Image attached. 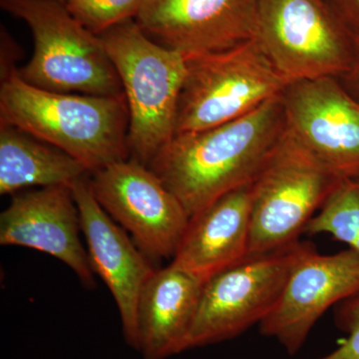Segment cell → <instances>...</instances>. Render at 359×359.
Instances as JSON below:
<instances>
[{"label":"cell","instance_id":"obj_19","mask_svg":"<svg viewBox=\"0 0 359 359\" xmlns=\"http://www.w3.org/2000/svg\"><path fill=\"white\" fill-rule=\"evenodd\" d=\"M147 0H65L71 15L100 36L115 26L137 18Z\"/></svg>","mask_w":359,"mask_h":359},{"label":"cell","instance_id":"obj_9","mask_svg":"<svg viewBox=\"0 0 359 359\" xmlns=\"http://www.w3.org/2000/svg\"><path fill=\"white\" fill-rule=\"evenodd\" d=\"M89 186L104 211L151 261L173 259L190 216L150 168L119 161L90 175Z\"/></svg>","mask_w":359,"mask_h":359},{"label":"cell","instance_id":"obj_8","mask_svg":"<svg viewBox=\"0 0 359 359\" xmlns=\"http://www.w3.org/2000/svg\"><path fill=\"white\" fill-rule=\"evenodd\" d=\"M306 242L245 257L204 283L186 351L238 337L275 308Z\"/></svg>","mask_w":359,"mask_h":359},{"label":"cell","instance_id":"obj_14","mask_svg":"<svg viewBox=\"0 0 359 359\" xmlns=\"http://www.w3.org/2000/svg\"><path fill=\"white\" fill-rule=\"evenodd\" d=\"M89 176L78 180L71 188L79 209L90 263L114 299L125 341L137 351L139 297L156 269L129 233L97 202L90 189Z\"/></svg>","mask_w":359,"mask_h":359},{"label":"cell","instance_id":"obj_12","mask_svg":"<svg viewBox=\"0 0 359 359\" xmlns=\"http://www.w3.org/2000/svg\"><path fill=\"white\" fill-rule=\"evenodd\" d=\"M259 0H147L136 18L150 39L185 57L256 39Z\"/></svg>","mask_w":359,"mask_h":359},{"label":"cell","instance_id":"obj_3","mask_svg":"<svg viewBox=\"0 0 359 359\" xmlns=\"http://www.w3.org/2000/svg\"><path fill=\"white\" fill-rule=\"evenodd\" d=\"M129 112L130 159L148 166L175 136L186 57L150 39L128 20L100 35Z\"/></svg>","mask_w":359,"mask_h":359},{"label":"cell","instance_id":"obj_1","mask_svg":"<svg viewBox=\"0 0 359 359\" xmlns=\"http://www.w3.org/2000/svg\"><path fill=\"white\" fill-rule=\"evenodd\" d=\"M287 130L283 94L244 117L176 134L148 167L193 217L257 178Z\"/></svg>","mask_w":359,"mask_h":359},{"label":"cell","instance_id":"obj_16","mask_svg":"<svg viewBox=\"0 0 359 359\" xmlns=\"http://www.w3.org/2000/svg\"><path fill=\"white\" fill-rule=\"evenodd\" d=\"M204 283L170 264L156 269L137 308V351L142 359H167L186 351Z\"/></svg>","mask_w":359,"mask_h":359},{"label":"cell","instance_id":"obj_10","mask_svg":"<svg viewBox=\"0 0 359 359\" xmlns=\"http://www.w3.org/2000/svg\"><path fill=\"white\" fill-rule=\"evenodd\" d=\"M358 292L359 254L355 250L325 256L308 243L275 308L259 323V332L278 340L290 355H295L321 316Z\"/></svg>","mask_w":359,"mask_h":359},{"label":"cell","instance_id":"obj_4","mask_svg":"<svg viewBox=\"0 0 359 359\" xmlns=\"http://www.w3.org/2000/svg\"><path fill=\"white\" fill-rule=\"evenodd\" d=\"M0 6L32 30V57L18 70L26 83L59 93L124 94L101 37L78 22L62 2L0 0Z\"/></svg>","mask_w":359,"mask_h":359},{"label":"cell","instance_id":"obj_5","mask_svg":"<svg viewBox=\"0 0 359 359\" xmlns=\"http://www.w3.org/2000/svg\"><path fill=\"white\" fill-rule=\"evenodd\" d=\"M175 135L203 131L250 114L290 83L257 39L228 50L186 57Z\"/></svg>","mask_w":359,"mask_h":359},{"label":"cell","instance_id":"obj_11","mask_svg":"<svg viewBox=\"0 0 359 359\" xmlns=\"http://www.w3.org/2000/svg\"><path fill=\"white\" fill-rule=\"evenodd\" d=\"M287 128L340 179H359V101L339 78L290 82L283 93Z\"/></svg>","mask_w":359,"mask_h":359},{"label":"cell","instance_id":"obj_18","mask_svg":"<svg viewBox=\"0 0 359 359\" xmlns=\"http://www.w3.org/2000/svg\"><path fill=\"white\" fill-rule=\"evenodd\" d=\"M304 233H328L359 254V179L339 180Z\"/></svg>","mask_w":359,"mask_h":359},{"label":"cell","instance_id":"obj_22","mask_svg":"<svg viewBox=\"0 0 359 359\" xmlns=\"http://www.w3.org/2000/svg\"><path fill=\"white\" fill-rule=\"evenodd\" d=\"M342 79H344V87L351 92V95L355 97L359 101V37L358 40V50H356L353 67Z\"/></svg>","mask_w":359,"mask_h":359},{"label":"cell","instance_id":"obj_7","mask_svg":"<svg viewBox=\"0 0 359 359\" xmlns=\"http://www.w3.org/2000/svg\"><path fill=\"white\" fill-rule=\"evenodd\" d=\"M256 39L290 82L344 78L358 40L327 0H259Z\"/></svg>","mask_w":359,"mask_h":359},{"label":"cell","instance_id":"obj_20","mask_svg":"<svg viewBox=\"0 0 359 359\" xmlns=\"http://www.w3.org/2000/svg\"><path fill=\"white\" fill-rule=\"evenodd\" d=\"M335 323L348 337L334 351L318 359H359V292L339 302Z\"/></svg>","mask_w":359,"mask_h":359},{"label":"cell","instance_id":"obj_2","mask_svg":"<svg viewBox=\"0 0 359 359\" xmlns=\"http://www.w3.org/2000/svg\"><path fill=\"white\" fill-rule=\"evenodd\" d=\"M0 124L22 130L60 149L95 173L130 159L129 112L124 94L59 93L21 79L15 68L2 73Z\"/></svg>","mask_w":359,"mask_h":359},{"label":"cell","instance_id":"obj_21","mask_svg":"<svg viewBox=\"0 0 359 359\" xmlns=\"http://www.w3.org/2000/svg\"><path fill=\"white\" fill-rule=\"evenodd\" d=\"M349 30L359 37V0H327Z\"/></svg>","mask_w":359,"mask_h":359},{"label":"cell","instance_id":"obj_15","mask_svg":"<svg viewBox=\"0 0 359 359\" xmlns=\"http://www.w3.org/2000/svg\"><path fill=\"white\" fill-rule=\"evenodd\" d=\"M252 184L191 217L171 264L205 283L249 256Z\"/></svg>","mask_w":359,"mask_h":359},{"label":"cell","instance_id":"obj_6","mask_svg":"<svg viewBox=\"0 0 359 359\" xmlns=\"http://www.w3.org/2000/svg\"><path fill=\"white\" fill-rule=\"evenodd\" d=\"M339 180L287 126L252 183L249 256L299 242Z\"/></svg>","mask_w":359,"mask_h":359},{"label":"cell","instance_id":"obj_13","mask_svg":"<svg viewBox=\"0 0 359 359\" xmlns=\"http://www.w3.org/2000/svg\"><path fill=\"white\" fill-rule=\"evenodd\" d=\"M80 233L79 209L71 186L22 191L0 214V245L55 257L76 275L82 287L93 290L96 275Z\"/></svg>","mask_w":359,"mask_h":359},{"label":"cell","instance_id":"obj_23","mask_svg":"<svg viewBox=\"0 0 359 359\" xmlns=\"http://www.w3.org/2000/svg\"><path fill=\"white\" fill-rule=\"evenodd\" d=\"M56 1H60V2H62V4H63V1H65V0H56Z\"/></svg>","mask_w":359,"mask_h":359},{"label":"cell","instance_id":"obj_17","mask_svg":"<svg viewBox=\"0 0 359 359\" xmlns=\"http://www.w3.org/2000/svg\"><path fill=\"white\" fill-rule=\"evenodd\" d=\"M88 170L60 149L0 124V194L15 195L26 189L72 186L89 176Z\"/></svg>","mask_w":359,"mask_h":359}]
</instances>
